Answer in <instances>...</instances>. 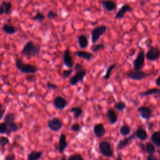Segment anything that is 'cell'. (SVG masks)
I'll list each match as a JSON object with an SVG mask.
<instances>
[{
    "instance_id": "cb8c5ba5",
    "label": "cell",
    "mask_w": 160,
    "mask_h": 160,
    "mask_svg": "<svg viewBox=\"0 0 160 160\" xmlns=\"http://www.w3.org/2000/svg\"><path fill=\"white\" fill-rule=\"evenodd\" d=\"M136 136L141 141H145L148 138V134L146 131L142 126H139L137 128L135 132Z\"/></svg>"
},
{
    "instance_id": "74e56055",
    "label": "cell",
    "mask_w": 160,
    "mask_h": 160,
    "mask_svg": "<svg viewBox=\"0 0 160 160\" xmlns=\"http://www.w3.org/2000/svg\"><path fill=\"white\" fill-rule=\"evenodd\" d=\"M68 160H85L84 158L79 154H71Z\"/></svg>"
},
{
    "instance_id": "ab89813d",
    "label": "cell",
    "mask_w": 160,
    "mask_h": 160,
    "mask_svg": "<svg viewBox=\"0 0 160 160\" xmlns=\"http://www.w3.org/2000/svg\"><path fill=\"white\" fill-rule=\"evenodd\" d=\"M73 69H66L64 70L62 72V76L64 78H68L70 77V76L72 74L73 72Z\"/></svg>"
},
{
    "instance_id": "ba28073f",
    "label": "cell",
    "mask_w": 160,
    "mask_h": 160,
    "mask_svg": "<svg viewBox=\"0 0 160 160\" xmlns=\"http://www.w3.org/2000/svg\"><path fill=\"white\" fill-rule=\"evenodd\" d=\"M149 74L146 73L142 71H134L132 70L126 73V76L132 80L134 81H141L146 78H148Z\"/></svg>"
},
{
    "instance_id": "9f6ffc18",
    "label": "cell",
    "mask_w": 160,
    "mask_h": 160,
    "mask_svg": "<svg viewBox=\"0 0 160 160\" xmlns=\"http://www.w3.org/2000/svg\"><path fill=\"white\" fill-rule=\"evenodd\" d=\"M22 1H24V0H22Z\"/></svg>"
},
{
    "instance_id": "b9f144b4",
    "label": "cell",
    "mask_w": 160,
    "mask_h": 160,
    "mask_svg": "<svg viewBox=\"0 0 160 160\" xmlns=\"http://www.w3.org/2000/svg\"><path fill=\"white\" fill-rule=\"evenodd\" d=\"M25 79L28 81V82H34L36 79L35 78V76H34V74H29V75H28L26 76V77L25 78Z\"/></svg>"
},
{
    "instance_id": "ee69618b",
    "label": "cell",
    "mask_w": 160,
    "mask_h": 160,
    "mask_svg": "<svg viewBox=\"0 0 160 160\" xmlns=\"http://www.w3.org/2000/svg\"><path fill=\"white\" fill-rule=\"evenodd\" d=\"M5 160H15V155L14 153H11L7 155L5 158Z\"/></svg>"
},
{
    "instance_id": "8fae6325",
    "label": "cell",
    "mask_w": 160,
    "mask_h": 160,
    "mask_svg": "<svg viewBox=\"0 0 160 160\" xmlns=\"http://www.w3.org/2000/svg\"><path fill=\"white\" fill-rule=\"evenodd\" d=\"M53 104L56 109L62 110L68 105V102L67 100L63 97L58 96L54 98Z\"/></svg>"
},
{
    "instance_id": "bcb514c9",
    "label": "cell",
    "mask_w": 160,
    "mask_h": 160,
    "mask_svg": "<svg viewBox=\"0 0 160 160\" xmlns=\"http://www.w3.org/2000/svg\"><path fill=\"white\" fill-rule=\"evenodd\" d=\"M146 160H158V158L154 156L153 154H149L148 157Z\"/></svg>"
},
{
    "instance_id": "83f0119b",
    "label": "cell",
    "mask_w": 160,
    "mask_h": 160,
    "mask_svg": "<svg viewBox=\"0 0 160 160\" xmlns=\"http://www.w3.org/2000/svg\"><path fill=\"white\" fill-rule=\"evenodd\" d=\"M69 112L73 113L74 118L78 119L79 117L81 116L83 111L82 109L79 107H72V108L70 109Z\"/></svg>"
},
{
    "instance_id": "8d00e7d4",
    "label": "cell",
    "mask_w": 160,
    "mask_h": 160,
    "mask_svg": "<svg viewBox=\"0 0 160 160\" xmlns=\"http://www.w3.org/2000/svg\"><path fill=\"white\" fill-rule=\"evenodd\" d=\"M9 143V139L8 138H7L6 136H1V138H0V145H1V148L6 146Z\"/></svg>"
},
{
    "instance_id": "5bb4252c",
    "label": "cell",
    "mask_w": 160,
    "mask_h": 160,
    "mask_svg": "<svg viewBox=\"0 0 160 160\" xmlns=\"http://www.w3.org/2000/svg\"><path fill=\"white\" fill-rule=\"evenodd\" d=\"M136 136L135 132H134L132 134L130 135L129 136L124 138L123 139L119 141V142L117 144V149L118 150H121L128 146L132 141V139Z\"/></svg>"
},
{
    "instance_id": "c3c4849f",
    "label": "cell",
    "mask_w": 160,
    "mask_h": 160,
    "mask_svg": "<svg viewBox=\"0 0 160 160\" xmlns=\"http://www.w3.org/2000/svg\"><path fill=\"white\" fill-rule=\"evenodd\" d=\"M155 83L158 86V87H160V76H158L156 80H155Z\"/></svg>"
},
{
    "instance_id": "5b68a950",
    "label": "cell",
    "mask_w": 160,
    "mask_h": 160,
    "mask_svg": "<svg viewBox=\"0 0 160 160\" xmlns=\"http://www.w3.org/2000/svg\"><path fill=\"white\" fill-rule=\"evenodd\" d=\"M75 74L70 77L69 79V83L71 86H75L79 82L82 81L87 74V71L84 68H81L77 71H75Z\"/></svg>"
},
{
    "instance_id": "4fadbf2b",
    "label": "cell",
    "mask_w": 160,
    "mask_h": 160,
    "mask_svg": "<svg viewBox=\"0 0 160 160\" xmlns=\"http://www.w3.org/2000/svg\"><path fill=\"white\" fill-rule=\"evenodd\" d=\"M68 146V142L66 141V135L61 133L59 139V142L57 146V149L59 152L63 153Z\"/></svg>"
},
{
    "instance_id": "836d02e7",
    "label": "cell",
    "mask_w": 160,
    "mask_h": 160,
    "mask_svg": "<svg viewBox=\"0 0 160 160\" xmlns=\"http://www.w3.org/2000/svg\"><path fill=\"white\" fill-rule=\"evenodd\" d=\"M0 133L1 134H10L9 131V129H8V124L3 122H1L0 124Z\"/></svg>"
},
{
    "instance_id": "d6986e66",
    "label": "cell",
    "mask_w": 160,
    "mask_h": 160,
    "mask_svg": "<svg viewBox=\"0 0 160 160\" xmlns=\"http://www.w3.org/2000/svg\"><path fill=\"white\" fill-rule=\"evenodd\" d=\"M74 55L87 61H90L94 58V54L92 53L84 51H76L74 52Z\"/></svg>"
},
{
    "instance_id": "d4e9b609",
    "label": "cell",
    "mask_w": 160,
    "mask_h": 160,
    "mask_svg": "<svg viewBox=\"0 0 160 160\" xmlns=\"http://www.w3.org/2000/svg\"><path fill=\"white\" fill-rule=\"evenodd\" d=\"M42 155V151H32L28 155V160H39Z\"/></svg>"
},
{
    "instance_id": "3957f363",
    "label": "cell",
    "mask_w": 160,
    "mask_h": 160,
    "mask_svg": "<svg viewBox=\"0 0 160 160\" xmlns=\"http://www.w3.org/2000/svg\"><path fill=\"white\" fill-rule=\"evenodd\" d=\"M107 29L108 27L104 24L98 26L94 29H92L91 32L92 42L93 44H96L100 39V38L106 32Z\"/></svg>"
},
{
    "instance_id": "7a4b0ae2",
    "label": "cell",
    "mask_w": 160,
    "mask_h": 160,
    "mask_svg": "<svg viewBox=\"0 0 160 160\" xmlns=\"http://www.w3.org/2000/svg\"><path fill=\"white\" fill-rule=\"evenodd\" d=\"M15 64L18 69L24 74H35L39 71L38 68L36 65L24 63L20 58H17L16 59Z\"/></svg>"
},
{
    "instance_id": "d6a6232c",
    "label": "cell",
    "mask_w": 160,
    "mask_h": 160,
    "mask_svg": "<svg viewBox=\"0 0 160 160\" xmlns=\"http://www.w3.org/2000/svg\"><path fill=\"white\" fill-rule=\"evenodd\" d=\"M44 19H45V16L40 11H38L36 13V14L31 18L32 20L39 21V22L42 21L43 20H44Z\"/></svg>"
},
{
    "instance_id": "d590c367",
    "label": "cell",
    "mask_w": 160,
    "mask_h": 160,
    "mask_svg": "<svg viewBox=\"0 0 160 160\" xmlns=\"http://www.w3.org/2000/svg\"><path fill=\"white\" fill-rule=\"evenodd\" d=\"M104 48H105L104 44L101 43V44H96V45L92 46L91 50H92V52H97L99 50H103Z\"/></svg>"
},
{
    "instance_id": "1f68e13d",
    "label": "cell",
    "mask_w": 160,
    "mask_h": 160,
    "mask_svg": "<svg viewBox=\"0 0 160 160\" xmlns=\"http://www.w3.org/2000/svg\"><path fill=\"white\" fill-rule=\"evenodd\" d=\"M114 108L117 111H120V112H122L125 109V108H126V104L125 103V102H124L122 101H119L114 104Z\"/></svg>"
},
{
    "instance_id": "8992f818",
    "label": "cell",
    "mask_w": 160,
    "mask_h": 160,
    "mask_svg": "<svg viewBox=\"0 0 160 160\" xmlns=\"http://www.w3.org/2000/svg\"><path fill=\"white\" fill-rule=\"evenodd\" d=\"M99 152L106 157H111L113 155V151L110 143L106 141H100L98 145Z\"/></svg>"
},
{
    "instance_id": "484cf974",
    "label": "cell",
    "mask_w": 160,
    "mask_h": 160,
    "mask_svg": "<svg viewBox=\"0 0 160 160\" xmlns=\"http://www.w3.org/2000/svg\"><path fill=\"white\" fill-rule=\"evenodd\" d=\"M151 140L154 145L160 147V131H155L151 136Z\"/></svg>"
},
{
    "instance_id": "6da1fadb",
    "label": "cell",
    "mask_w": 160,
    "mask_h": 160,
    "mask_svg": "<svg viewBox=\"0 0 160 160\" xmlns=\"http://www.w3.org/2000/svg\"><path fill=\"white\" fill-rule=\"evenodd\" d=\"M41 51L40 46L35 44L32 41H28L23 46L21 54L28 59L38 56Z\"/></svg>"
},
{
    "instance_id": "ac0fdd59",
    "label": "cell",
    "mask_w": 160,
    "mask_h": 160,
    "mask_svg": "<svg viewBox=\"0 0 160 160\" xmlns=\"http://www.w3.org/2000/svg\"><path fill=\"white\" fill-rule=\"evenodd\" d=\"M132 8L129 4H123L118 11L115 15L116 19H122L127 12L132 11Z\"/></svg>"
},
{
    "instance_id": "11a10c76",
    "label": "cell",
    "mask_w": 160,
    "mask_h": 160,
    "mask_svg": "<svg viewBox=\"0 0 160 160\" xmlns=\"http://www.w3.org/2000/svg\"><path fill=\"white\" fill-rule=\"evenodd\" d=\"M159 98H160V94H159Z\"/></svg>"
},
{
    "instance_id": "7bdbcfd3",
    "label": "cell",
    "mask_w": 160,
    "mask_h": 160,
    "mask_svg": "<svg viewBox=\"0 0 160 160\" xmlns=\"http://www.w3.org/2000/svg\"><path fill=\"white\" fill-rule=\"evenodd\" d=\"M47 87L50 89H56L58 88V86L54 83H52L50 81H48L47 82Z\"/></svg>"
},
{
    "instance_id": "7dc6e473",
    "label": "cell",
    "mask_w": 160,
    "mask_h": 160,
    "mask_svg": "<svg viewBox=\"0 0 160 160\" xmlns=\"http://www.w3.org/2000/svg\"><path fill=\"white\" fill-rule=\"evenodd\" d=\"M5 111H6V109L5 108H2V105L1 104V119L2 118Z\"/></svg>"
},
{
    "instance_id": "4dcf8cb0",
    "label": "cell",
    "mask_w": 160,
    "mask_h": 160,
    "mask_svg": "<svg viewBox=\"0 0 160 160\" xmlns=\"http://www.w3.org/2000/svg\"><path fill=\"white\" fill-rule=\"evenodd\" d=\"M131 128L128 124H123L119 129V132L122 136H127L130 134Z\"/></svg>"
},
{
    "instance_id": "ffe728a7",
    "label": "cell",
    "mask_w": 160,
    "mask_h": 160,
    "mask_svg": "<svg viewBox=\"0 0 160 160\" xmlns=\"http://www.w3.org/2000/svg\"><path fill=\"white\" fill-rule=\"evenodd\" d=\"M139 146L142 149V151L148 153L149 154H153L155 152V150H156L155 147L151 142H147L145 144L140 143Z\"/></svg>"
},
{
    "instance_id": "60d3db41",
    "label": "cell",
    "mask_w": 160,
    "mask_h": 160,
    "mask_svg": "<svg viewBox=\"0 0 160 160\" xmlns=\"http://www.w3.org/2000/svg\"><path fill=\"white\" fill-rule=\"evenodd\" d=\"M81 129V126L78 123H74L71 126V130L73 132H78Z\"/></svg>"
},
{
    "instance_id": "9a60e30c",
    "label": "cell",
    "mask_w": 160,
    "mask_h": 160,
    "mask_svg": "<svg viewBox=\"0 0 160 160\" xmlns=\"http://www.w3.org/2000/svg\"><path fill=\"white\" fill-rule=\"evenodd\" d=\"M12 2L11 1H2L0 6V14H10L11 13Z\"/></svg>"
},
{
    "instance_id": "52a82bcc",
    "label": "cell",
    "mask_w": 160,
    "mask_h": 160,
    "mask_svg": "<svg viewBox=\"0 0 160 160\" xmlns=\"http://www.w3.org/2000/svg\"><path fill=\"white\" fill-rule=\"evenodd\" d=\"M146 59L149 61H155L160 58V49L157 46H150L145 54Z\"/></svg>"
},
{
    "instance_id": "9c48e42d",
    "label": "cell",
    "mask_w": 160,
    "mask_h": 160,
    "mask_svg": "<svg viewBox=\"0 0 160 160\" xmlns=\"http://www.w3.org/2000/svg\"><path fill=\"white\" fill-rule=\"evenodd\" d=\"M48 128L52 131H59L62 127V123L58 118H53L48 121Z\"/></svg>"
},
{
    "instance_id": "f35d334b",
    "label": "cell",
    "mask_w": 160,
    "mask_h": 160,
    "mask_svg": "<svg viewBox=\"0 0 160 160\" xmlns=\"http://www.w3.org/2000/svg\"><path fill=\"white\" fill-rule=\"evenodd\" d=\"M57 16H58V14L53 10H49L47 13V18L49 19H54L55 18H57Z\"/></svg>"
},
{
    "instance_id": "4316f807",
    "label": "cell",
    "mask_w": 160,
    "mask_h": 160,
    "mask_svg": "<svg viewBox=\"0 0 160 160\" xmlns=\"http://www.w3.org/2000/svg\"><path fill=\"white\" fill-rule=\"evenodd\" d=\"M156 94H160V89L159 88H151L149 89H147L146 91L142 92L139 93V95L141 96H148L151 95H154Z\"/></svg>"
},
{
    "instance_id": "7c38bea8",
    "label": "cell",
    "mask_w": 160,
    "mask_h": 160,
    "mask_svg": "<svg viewBox=\"0 0 160 160\" xmlns=\"http://www.w3.org/2000/svg\"><path fill=\"white\" fill-rule=\"evenodd\" d=\"M138 111L141 117L144 119H149L152 116V110L148 106H140L138 108Z\"/></svg>"
},
{
    "instance_id": "f907efd6",
    "label": "cell",
    "mask_w": 160,
    "mask_h": 160,
    "mask_svg": "<svg viewBox=\"0 0 160 160\" xmlns=\"http://www.w3.org/2000/svg\"><path fill=\"white\" fill-rule=\"evenodd\" d=\"M152 127H153V123H152V122L149 123V125H148V129H151Z\"/></svg>"
},
{
    "instance_id": "277c9868",
    "label": "cell",
    "mask_w": 160,
    "mask_h": 160,
    "mask_svg": "<svg viewBox=\"0 0 160 160\" xmlns=\"http://www.w3.org/2000/svg\"><path fill=\"white\" fill-rule=\"evenodd\" d=\"M145 59H146V56H145L144 51L143 49H141L138 52L136 58L132 61L133 70L141 71L144 67Z\"/></svg>"
},
{
    "instance_id": "30bf717a",
    "label": "cell",
    "mask_w": 160,
    "mask_h": 160,
    "mask_svg": "<svg viewBox=\"0 0 160 160\" xmlns=\"http://www.w3.org/2000/svg\"><path fill=\"white\" fill-rule=\"evenodd\" d=\"M62 61L65 66L69 69H72L74 66V61L71 55L69 48L64 50L62 55Z\"/></svg>"
},
{
    "instance_id": "681fc988",
    "label": "cell",
    "mask_w": 160,
    "mask_h": 160,
    "mask_svg": "<svg viewBox=\"0 0 160 160\" xmlns=\"http://www.w3.org/2000/svg\"><path fill=\"white\" fill-rule=\"evenodd\" d=\"M115 160H122L121 156L120 154H118V156H117V157L116 158Z\"/></svg>"
},
{
    "instance_id": "f5cc1de1",
    "label": "cell",
    "mask_w": 160,
    "mask_h": 160,
    "mask_svg": "<svg viewBox=\"0 0 160 160\" xmlns=\"http://www.w3.org/2000/svg\"><path fill=\"white\" fill-rule=\"evenodd\" d=\"M158 15H159V16H160V9H159V11L158 12Z\"/></svg>"
},
{
    "instance_id": "7402d4cb",
    "label": "cell",
    "mask_w": 160,
    "mask_h": 160,
    "mask_svg": "<svg viewBox=\"0 0 160 160\" xmlns=\"http://www.w3.org/2000/svg\"><path fill=\"white\" fill-rule=\"evenodd\" d=\"M106 116L109 120V122L111 124H114L118 121V115L116 112V111L112 109H109L107 111Z\"/></svg>"
},
{
    "instance_id": "e575fe53",
    "label": "cell",
    "mask_w": 160,
    "mask_h": 160,
    "mask_svg": "<svg viewBox=\"0 0 160 160\" xmlns=\"http://www.w3.org/2000/svg\"><path fill=\"white\" fill-rule=\"evenodd\" d=\"M8 124V128L9 129V132H16L18 131V126L16 122H12V123H9V124Z\"/></svg>"
},
{
    "instance_id": "e0dca14e",
    "label": "cell",
    "mask_w": 160,
    "mask_h": 160,
    "mask_svg": "<svg viewBox=\"0 0 160 160\" xmlns=\"http://www.w3.org/2000/svg\"><path fill=\"white\" fill-rule=\"evenodd\" d=\"M93 132L94 135L99 138L102 137L105 133H106V129L104 128V126L103 124L102 123H97L94 124L93 127Z\"/></svg>"
},
{
    "instance_id": "603a6c76",
    "label": "cell",
    "mask_w": 160,
    "mask_h": 160,
    "mask_svg": "<svg viewBox=\"0 0 160 160\" xmlns=\"http://www.w3.org/2000/svg\"><path fill=\"white\" fill-rule=\"evenodd\" d=\"M78 42L79 48L81 49H86L89 45L88 37L84 34H80L78 36Z\"/></svg>"
},
{
    "instance_id": "f546056e",
    "label": "cell",
    "mask_w": 160,
    "mask_h": 160,
    "mask_svg": "<svg viewBox=\"0 0 160 160\" xmlns=\"http://www.w3.org/2000/svg\"><path fill=\"white\" fill-rule=\"evenodd\" d=\"M116 64H111L110 66H108V68L106 69V73H105V74L103 76V79L104 80H108L110 78L111 73H112V71L116 68Z\"/></svg>"
},
{
    "instance_id": "816d5d0a",
    "label": "cell",
    "mask_w": 160,
    "mask_h": 160,
    "mask_svg": "<svg viewBox=\"0 0 160 160\" xmlns=\"http://www.w3.org/2000/svg\"><path fill=\"white\" fill-rule=\"evenodd\" d=\"M60 160H66V159H65L64 158H61Z\"/></svg>"
},
{
    "instance_id": "44dd1931",
    "label": "cell",
    "mask_w": 160,
    "mask_h": 160,
    "mask_svg": "<svg viewBox=\"0 0 160 160\" xmlns=\"http://www.w3.org/2000/svg\"><path fill=\"white\" fill-rule=\"evenodd\" d=\"M2 30L7 34H14L17 32L18 28L11 24L4 23L2 26Z\"/></svg>"
},
{
    "instance_id": "db71d44e",
    "label": "cell",
    "mask_w": 160,
    "mask_h": 160,
    "mask_svg": "<svg viewBox=\"0 0 160 160\" xmlns=\"http://www.w3.org/2000/svg\"><path fill=\"white\" fill-rule=\"evenodd\" d=\"M100 160H108V159H100Z\"/></svg>"
},
{
    "instance_id": "f6af8a7d",
    "label": "cell",
    "mask_w": 160,
    "mask_h": 160,
    "mask_svg": "<svg viewBox=\"0 0 160 160\" xmlns=\"http://www.w3.org/2000/svg\"><path fill=\"white\" fill-rule=\"evenodd\" d=\"M151 0H140L139 1V4L141 6H145L148 2H149Z\"/></svg>"
},
{
    "instance_id": "f1b7e54d",
    "label": "cell",
    "mask_w": 160,
    "mask_h": 160,
    "mask_svg": "<svg viewBox=\"0 0 160 160\" xmlns=\"http://www.w3.org/2000/svg\"><path fill=\"white\" fill-rule=\"evenodd\" d=\"M16 119V114L14 112L8 113L4 118V122L6 124L14 122Z\"/></svg>"
},
{
    "instance_id": "2e32d148",
    "label": "cell",
    "mask_w": 160,
    "mask_h": 160,
    "mask_svg": "<svg viewBox=\"0 0 160 160\" xmlns=\"http://www.w3.org/2000/svg\"><path fill=\"white\" fill-rule=\"evenodd\" d=\"M101 2L104 9L108 12L113 11L117 8V4L113 0H103Z\"/></svg>"
}]
</instances>
